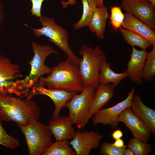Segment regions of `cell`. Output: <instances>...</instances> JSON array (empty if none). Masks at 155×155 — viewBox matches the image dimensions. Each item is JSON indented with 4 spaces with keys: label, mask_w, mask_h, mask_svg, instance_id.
I'll list each match as a JSON object with an SVG mask.
<instances>
[{
    "label": "cell",
    "mask_w": 155,
    "mask_h": 155,
    "mask_svg": "<svg viewBox=\"0 0 155 155\" xmlns=\"http://www.w3.org/2000/svg\"><path fill=\"white\" fill-rule=\"evenodd\" d=\"M132 47V53L129 61L127 62L126 71L131 82L142 85L143 82L142 75L148 53L146 50H138L134 46Z\"/></svg>",
    "instance_id": "cell-15"
},
{
    "label": "cell",
    "mask_w": 155,
    "mask_h": 155,
    "mask_svg": "<svg viewBox=\"0 0 155 155\" xmlns=\"http://www.w3.org/2000/svg\"><path fill=\"white\" fill-rule=\"evenodd\" d=\"M40 110L34 100H22L9 95L0 96V121H14L25 126L31 119L38 120Z\"/></svg>",
    "instance_id": "cell-2"
},
{
    "label": "cell",
    "mask_w": 155,
    "mask_h": 155,
    "mask_svg": "<svg viewBox=\"0 0 155 155\" xmlns=\"http://www.w3.org/2000/svg\"><path fill=\"white\" fill-rule=\"evenodd\" d=\"M39 21L42 25L40 28H35L25 25L31 29L37 37L45 36L49 40L54 43L64 52L68 58L78 64L81 59L77 57L70 48L69 43V35L67 31L61 26L57 24L54 19L43 15Z\"/></svg>",
    "instance_id": "cell-5"
},
{
    "label": "cell",
    "mask_w": 155,
    "mask_h": 155,
    "mask_svg": "<svg viewBox=\"0 0 155 155\" xmlns=\"http://www.w3.org/2000/svg\"><path fill=\"white\" fill-rule=\"evenodd\" d=\"M24 133L30 155H42L51 145L52 134L48 126L32 118L25 126L18 125Z\"/></svg>",
    "instance_id": "cell-6"
},
{
    "label": "cell",
    "mask_w": 155,
    "mask_h": 155,
    "mask_svg": "<svg viewBox=\"0 0 155 155\" xmlns=\"http://www.w3.org/2000/svg\"><path fill=\"white\" fill-rule=\"evenodd\" d=\"M116 87L112 84H100L96 88L93 99L90 106L86 116V124L94 115L102 108L114 96Z\"/></svg>",
    "instance_id": "cell-16"
},
{
    "label": "cell",
    "mask_w": 155,
    "mask_h": 155,
    "mask_svg": "<svg viewBox=\"0 0 155 155\" xmlns=\"http://www.w3.org/2000/svg\"><path fill=\"white\" fill-rule=\"evenodd\" d=\"M44 0H30L32 4L31 10L32 14L36 17L41 18V8L42 2Z\"/></svg>",
    "instance_id": "cell-29"
},
{
    "label": "cell",
    "mask_w": 155,
    "mask_h": 155,
    "mask_svg": "<svg viewBox=\"0 0 155 155\" xmlns=\"http://www.w3.org/2000/svg\"><path fill=\"white\" fill-rule=\"evenodd\" d=\"M120 7L154 30L155 29V7L148 0H121Z\"/></svg>",
    "instance_id": "cell-10"
},
{
    "label": "cell",
    "mask_w": 155,
    "mask_h": 155,
    "mask_svg": "<svg viewBox=\"0 0 155 155\" xmlns=\"http://www.w3.org/2000/svg\"><path fill=\"white\" fill-rule=\"evenodd\" d=\"M155 7V0H148Z\"/></svg>",
    "instance_id": "cell-36"
},
{
    "label": "cell",
    "mask_w": 155,
    "mask_h": 155,
    "mask_svg": "<svg viewBox=\"0 0 155 155\" xmlns=\"http://www.w3.org/2000/svg\"><path fill=\"white\" fill-rule=\"evenodd\" d=\"M112 136L114 139L116 140L123 137V133L120 129H117L112 133Z\"/></svg>",
    "instance_id": "cell-30"
},
{
    "label": "cell",
    "mask_w": 155,
    "mask_h": 155,
    "mask_svg": "<svg viewBox=\"0 0 155 155\" xmlns=\"http://www.w3.org/2000/svg\"><path fill=\"white\" fill-rule=\"evenodd\" d=\"M23 77L19 65L7 57L0 56V96L14 94L24 97L16 81Z\"/></svg>",
    "instance_id": "cell-8"
},
{
    "label": "cell",
    "mask_w": 155,
    "mask_h": 155,
    "mask_svg": "<svg viewBox=\"0 0 155 155\" xmlns=\"http://www.w3.org/2000/svg\"><path fill=\"white\" fill-rule=\"evenodd\" d=\"M0 144L7 148L15 149L19 147V140L8 135L3 128L0 121Z\"/></svg>",
    "instance_id": "cell-27"
},
{
    "label": "cell",
    "mask_w": 155,
    "mask_h": 155,
    "mask_svg": "<svg viewBox=\"0 0 155 155\" xmlns=\"http://www.w3.org/2000/svg\"><path fill=\"white\" fill-rule=\"evenodd\" d=\"M73 125L68 116L62 115L50 119L48 126L56 141L71 140L75 136L76 132Z\"/></svg>",
    "instance_id": "cell-14"
},
{
    "label": "cell",
    "mask_w": 155,
    "mask_h": 155,
    "mask_svg": "<svg viewBox=\"0 0 155 155\" xmlns=\"http://www.w3.org/2000/svg\"><path fill=\"white\" fill-rule=\"evenodd\" d=\"M113 144L115 146L119 148L122 147L125 145L123 140L121 138L116 140Z\"/></svg>",
    "instance_id": "cell-32"
},
{
    "label": "cell",
    "mask_w": 155,
    "mask_h": 155,
    "mask_svg": "<svg viewBox=\"0 0 155 155\" xmlns=\"http://www.w3.org/2000/svg\"><path fill=\"white\" fill-rule=\"evenodd\" d=\"M121 26L125 29L138 34L155 46V33L154 30L138 19L131 13L126 12Z\"/></svg>",
    "instance_id": "cell-18"
},
{
    "label": "cell",
    "mask_w": 155,
    "mask_h": 155,
    "mask_svg": "<svg viewBox=\"0 0 155 155\" xmlns=\"http://www.w3.org/2000/svg\"><path fill=\"white\" fill-rule=\"evenodd\" d=\"M124 18V15L120 6H115L111 7L110 23L114 30L118 31L121 28Z\"/></svg>",
    "instance_id": "cell-26"
},
{
    "label": "cell",
    "mask_w": 155,
    "mask_h": 155,
    "mask_svg": "<svg viewBox=\"0 0 155 155\" xmlns=\"http://www.w3.org/2000/svg\"><path fill=\"white\" fill-rule=\"evenodd\" d=\"M119 30L124 39L132 47L137 46L142 50H146L149 46L152 45L147 39L138 34L121 28Z\"/></svg>",
    "instance_id": "cell-22"
},
{
    "label": "cell",
    "mask_w": 155,
    "mask_h": 155,
    "mask_svg": "<svg viewBox=\"0 0 155 155\" xmlns=\"http://www.w3.org/2000/svg\"><path fill=\"white\" fill-rule=\"evenodd\" d=\"M126 147L125 145L122 147L119 148L115 146L113 143L104 142L100 147L99 155H124Z\"/></svg>",
    "instance_id": "cell-28"
},
{
    "label": "cell",
    "mask_w": 155,
    "mask_h": 155,
    "mask_svg": "<svg viewBox=\"0 0 155 155\" xmlns=\"http://www.w3.org/2000/svg\"><path fill=\"white\" fill-rule=\"evenodd\" d=\"M61 3L63 7L65 8L69 5H75L76 3V1L75 0H68L66 1H62Z\"/></svg>",
    "instance_id": "cell-31"
},
{
    "label": "cell",
    "mask_w": 155,
    "mask_h": 155,
    "mask_svg": "<svg viewBox=\"0 0 155 155\" xmlns=\"http://www.w3.org/2000/svg\"><path fill=\"white\" fill-rule=\"evenodd\" d=\"M151 51L148 53L143 68L142 77L147 82H151L155 75V46Z\"/></svg>",
    "instance_id": "cell-24"
},
{
    "label": "cell",
    "mask_w": 155,
    "mask_h": 155,
    "mask_svg": "<svg viewBox=\"0 0 155 155\" xmlns=\"http://www.w3.org/2000/svg\"><path fill=\"white\" fill-rule=\"evenodd\" d=\"M82 56L78 63L79 71L83 86L96 88L100 85L98 80L99 67L100 61L106 59V55L99 45L94 49L85 44L79 50Z\"/></svg>",
    "instance_id": "cell-4"
},
{
    "label": "cell",
    "mask_w": 155,
    "mask_h": 155,
    "mask_svg": "<svg viewBox=\"0 0 155 155\" xmlns=\"http://www.w3.org/2000/svg\"><path fill=\"white\" fill-rule=\"evenodd\" d=\"M118 120L124 123L131 132L134 137L147 142L151 132L147 125L134 114L130 107L125 109L119 115Z\"/></svg>",
    "instance_id": "cell-13"
},
{
    "label": "cell",
    "mask_w": 155,
    "mask_h": 155,
    "mask_svg": "<svg viewBox=\"0 0 155 155\" xmlns=\"http://www.w3.org/2000/svg\"><path fill=\"white\" fill-rule=\"evenodd\" d=\"M98 7L102 8L105 7L104 5L103 0H94Z\"/></svg>",
    "instance_id": "cell-34"
},
{
    "label": "cell",
    "mask_w": 155,
    "mask_h": 155,
    "mask_svg": "<svg viewBox=\"0 0 155 155\" xmlns=\"http://www.w3.org/2000/svg\"><path fill=\"white\" fill-rule=\"evenodd\" d=\"M108 16L106 7H97L88 25L89 30L94 33L99 39H103L104 38L106 23Z\"/></svg>",
    "instance_id": "cell-20"
},
{
    "label": "cell",
    "mask_w": 155,
    "mask_h": 155,
    "mask_svg": "<svg viewBox=\"0 0 155 155\" xmlns=\"http://www.w3.org/2000/svg\"><path fill=\"white\" fill-rule=\"evenodd\" d=\"M4 14L2 3L0 0V31L1 29V24L3 20Z\"/></svg>",
    "instance_id": "cell-33"
},
{
    "label": "cell",
    "mask_w": 155,
    "mask_h": 155,
    "mask_svg": "<svg viewBox=\"0 0 155 155\" xmlns=\"http://www.w3.org/2000/svg\"><path fill=\"white\" fill-rule=\"evenodd\" d=\"M51 74L41 76L38 83L48 88L77 93L81 92L83 86L80 73L78 64L68 58L53 67Z\"/></svg>",
    "instance_id": "cell-1"
},
{
    "label": "cell",
    "mask_w": 155,
    "mask_h": 155,
    "mask_svg": "<svg viewBox=\"0 0 155 155\" xmlns=\"http://www.w3.org/2000/svg\"><path fill=\"white\" fill-rule=\"evenodd\" d=\"M96 90L92 86L85 87L80 94H75L66 104L69 111L68 117L79 130L84 129L86 124V116Z\"/></svg>",
    "instance_id": "cell-7"
},
{
    "label": "cell",
    "mask_w": 155,
    "mask_h": 155,
    "mask_svg": "<svg viewBox=\"0 0 155 155\" xmlns=\"http://www.w3.org/2000/svg\"><path fill=\"white\" fill-rule=\"evenodd\" d=\"M99 70L98 80L100 84L106 85L111 83L116 87L121 81L128 76L126 71L121 73L114 72L106 59L100 61Z\"/></svg>",
    "instance_id": "cell-19"
},
{
    "label": "cell",
    "mask_w": 155,
    "mask_h": 155,
    "mask_svg": "<svg viewBox=\"0 0 155 155\" xmlns=\"http://www.w3.org/2000/svg\"><path fill=\"white\" fill-rule=\"evenodd\" d=\"M69 140L56 141L42 155H76V152L71 146Z\"/></svg>",
    "instance_id": "cell-23"
},
{
    "label": "cell",
    "mask_w": 155,
    "mask_h": 155,
    "mask_svg": "<svg viewBox=\"0 0 155 155\" xmlns=\"http://www.w3.org/2000/svg\"><path fill=\"white\" fill-rule=\"evenodd\" d=\"M135 90L134 87H133L126 98L114 106L101 109L96 112L92 117L93 124L96 126L101 124L109 125L113 129L117 128L119 115L125 109L131 106Z\"/></svg>",
    "instance_id": "cell-9"
},
{
    "label": "cell",
    "mask_w": 155,
    "mask_h": 155,
    "mask_svg": "<svg viewBox=\"0 0 155 155\" xmlns=\"http://www.w3.org/2000/svg\"><path fill=\"white\" fill-rule=\"evenodd\" d=\"M124 155H134L132 151L129 148H125L124 150Z\"/></svg>",
    "instance_id": "cell-35"
},
{
    "label": "cell",
    "mask_w": 155,
    "mask_h": 155,
    "mask_svg": "<svg viewBox=\"0 0 155 155\" xmlns=\"http://www.w3.org/2000/svg\"><path fill=\"white\" fill-rule=\"evenodd\" d=\"M83 5V13L81 18L73 25L74 28L79 30L88 26L96 8L97 5L94 0H81Z\"/></svg>",
    "instance_id": "cell-21"
},
{
    "label": "cell",
    "mask_w": 155,
    "mask_h": 155,
    "mask_svg": "<svg viewBox=\"0 0 155 155\" xmlns=\"http://www.w3.org/2000/svg\"><path fill=\"white\" fill-rule=\"evenodd\" d=\"M44 86L38 83L36 84L29 92L26 99H31L34 96L39 94L45 95L50 97L55 106V110L52 116L53 119H56L60 116V112L61 108L65 106L67 103L77 93L62 90L46 88Z\"/></svg>",
    "instance_id": "cell-11"
},
{
    "label": "cell",
    "mask_w": 155,
    "mask_h": 155,
    "mask_svg": "<svg viewBox=\"0 0 155 155\" xmlns=\"http://www.w3.org/2000/svg\"><path fill=\"white\" fill-rule=\"evenodd\" d=\"M130 107L132 112L146 123L151 133L155 135V111L147 106L142 101L140 96L134 93Z\"/></svg>",
    "instance_id": "cell-17"
},
{
    "label": "cell",
    "mask_w": 155,
    "mask_h": 155,
    "mask_svg": "<svg viewBox=\"0 0 155 155\" xmlns=\"http://www.w3.org/2000/svg\"><path fill=\"white\" fill-rule=\"evenodd\" d=\"M103 135L94 131H76L74 138L69 142L76 155H89L92 150L98 148Z\"/></svg>",
    "instance_id": "cell-12"
},
{
    "label": "cell",
    "mask_w": 155,
    "mask_h": 155,
    "mask_svg": "<svg viewBox=\"0 0 155 155\" xmlns=\"http://www.w3.org/2000/svg\"><path fill=\"white\" fill-rule=\"evenodd\" d=\"M32 46L34 55L29 62L31 66L30 72L24 78L16 81L19 89L24 97L28 96L32 88L38 83L41 76L51 73L52 68L44 64L46 58L51 54L59 53L48 44L41 45L32 41Z\"/></svg>",
    "instance_id": "cell-3"
},
{
    "label": "cell",
    "mask_w": 155,
    "mask_h": 155,
    "mask_svg": "<svg viewBox=\"0 0 155 155\" xmlns=\"http://www.w3.org/2000/svg\"><path fill=\"white\" fill-rule=\"evenodd\" d=\"M153 146L152 144L134 137L131 139L126 145L135 155H148L149 153L152 152Z\"/></svg>",
    "instance_id": "cell-25"
}]
</instances>
